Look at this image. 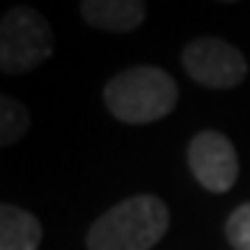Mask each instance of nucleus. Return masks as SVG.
Masks as SVG:
<instances>
[{
    "label": "nucleus",
    "mask_w": 250,
    "mask_h": 250,
    "mask_svg": "<svg viewBox=\"0 0 250 250\" xmlns=\"http://www.w3.org/2000/svg\"><path fill=\"white\" fill-rule=\"evenodd\" d=\"M103 103L120 123H159L178 106V83L161 67L136 64L108 78L103 86Z\"/></svg>",
    "instance_id": "f257e3e1"
},
{
    "label": "nucleus",
    "mask_w": 250,
    "mask_h": 250,
    "mask_svg": "<svg viewBox=\"0 0 250 250\" xmlns=\"http://www.w3.org/2000/svg\"><path fill=\"white\" fill-rule=\"evenodd\" d=\"M170 228V208L156 195H134L111 206L86 231V250H150Z\"/></svg>",
    "instance_id": "f03ea898"
},
{
    "label": "nucleus",
    "mask_w": 250,
    "mask_h": 250,
    "mask_svg": "<svg viewBox=\"0 0 250 250\" xmlns=\"http://www.w3.org/2000/svg\"><path fill=\"white\" fill-rule=\"evenodd\" d=\"M53 28L31 6H14L0 22V70L6 75H22L36 70L53 56Z\"/></svg>",
    "instance_id": "7ed1b4c3"
},
{
    "label": "nucleus",
    "mask_w": 250,
    "mask_h": 250,
    "mask_svg": "<svg viewBox=\"0 0 250 250\" xmlns=\"http://www.w3.org/2000/svg\"><path fill=\"white\" fill-rule=\"evenodd\" d=\"M181 64L203 89H236L248 78V59L220 36H197L181 50Z\"/></svg>",
    "instance_id": "20e7f679"
},
{
    "label": "nucleus",
    "mask_w": 250,
    "mask_h": 250,
    "mask_svg": "<svg viewBox=\"0 0 250 250\" xmlns=\"http://www.w3.org/2000/svg\"><path fill=\"white\" fill-rule=\"evenodd\" d=\"M187 161L195 181L206 192L223 195L236 184L239 178V159H236V147L225 134L220 131H197L187 147Z\"/></svg>",
    "instance_id": "39448f33"
},
{
    "label": "nucleus",
    "mask_w": 250,
    "mask_h": 250,
    "mask_svg": "<svg viewBox=\"0 0 250 250\" xmlns=\"http://www.w3.org/2000/svg\"><path fill=\"white\" fill-rule=\"evenodd\" d=\"M81 17L95 31L131 34L145 22V0H81Z\"/></svg>",
    "instance_id": "423d86ee"
},
{
    "label": "nucleus",
    "mask_w": 250,
    "mask_h": 250,
    "mask_svg": "<svg viewBox=\"0 0 250 250\" xmlns=\"http://www.w3.org/2000/svg\"><path fill=\"white\" fill-rule=\"evenodd\" d=\"M42 223L14 203L0 206V250H39Z\"/></svg>",
    "instance_id": "0eeeda50"
},
{
    "label": "nucleus",
    "mask_w": 250,
    "mask_h": 250,
    "mask_svg": "<svg viewBox=\"0 0 250 250\" xmlns=\"http://www.w3.org/2000/svg\"><path fill=\"white\" fill-rule=\"evenodd\" d=\"M31 128V111L22 100L3 95L0 98V145L9 147V145L20 142Z\"/></svg>",
    "instance_id": "6e6552de"
},
{
    "label": "nucleus",
    "mask_w": 250,
    "mask_h": 250,
    "mask_svg": "<svg viewBox=\"0 0 250 250\" xmlns=\"http://www.w3.org/2000/svg\"><path fill=\"white\" fill-rule=\"evenodd\" d=\"M225 239L233 250H250V200L236 206L225 220Z\"/></svg>",
    "instance_id": "1a4fd4ad"
},
{
    "label": "nucleus",
    "mask_w": 250,
    "mask_h": 250,
    "mask_svg": "<svg viewBox=\"0 0 250 250\" xmlns=\"http://www.w3.org/2000/svg\"><path fill=\"white\" fill-rule=\"evenodd\" d=\"M217 3H239V0H217Z\"/></svg>",
    "instance_id": "9d476101"
}]
</instances>
